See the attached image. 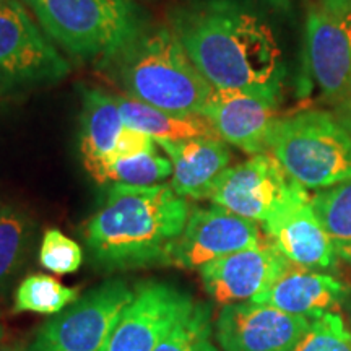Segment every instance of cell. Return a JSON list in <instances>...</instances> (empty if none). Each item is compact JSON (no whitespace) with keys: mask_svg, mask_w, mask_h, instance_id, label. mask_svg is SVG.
I'll return each mask as SVG.
<instances>
[{"mask_svg":"<svg viewBox=\"0 0 351 351\" xmlns=\"http://www.w3.org/2000/svg\"><path fill=\"white\" fill-rule=\"evenodd\" d=\"M311 205L337 258L351 265V179L315 191L311 195Z\"/></svg>","mask_w":351,"mask_h":351,"instance_id":"ffe728a7","label":"cell"},{"mask_svg":"<svg viewBox=\"0 0 351 351\" xmlns=\"http://www.w3.org/2000/svg\"><path fill=\"white\" fill-rule=\"evenodd\" d=\"M122 119L130 129L140 130L155 140H187L195 137H218L212 124L202 114H174L127 96H116Z\"/></svg>","mask_w":351,"mask_h":351,"instance_id":"d6986e66","label":"cell"},{"mask_svg":"<svg viewBox=\"0 0 351 351\" xmlns=\"http://www.w3.org/2000/svg\"><path fill=\"white\" fill-rule=\"evenodd\" d=\"M304 43L315 85L327 99L351 111V0H313Z\"/></svg>","mask_w":351,"mask_h":351,"instance_id":"ba28073f","label":"cell"},{"mask_svg":"<svg viewBox=\"0 0 351 351\" xmlns=\"http://www.w3.org/2000/svg\"><path fill=\"white\" fill-rule=\"evenodd\" d=\"M295 184L270 153H263L228 168L208 200L263 225L287 202Z\"/></svg>","mask_w":351,"mask_h":351,"instance_id":"8fae6325","label":"cell"},{"mask_svg":"<svg viewBox=\"0 0 351 351\" xmlns=\"http://www.w3.org/2000/svg\"><path fill=\"white\" fill-rule=\"evenodd\" d=\"M257 221L239 217L215 205L210 208H192L182 234L173 245L166 265L186 270H200L207 263L243 249L262 244Z\"/></svg>","mask_w":351,"mask_h":351,"instance_id":"9c48e42d","label":"cell"},{"mask_svg":"<svg viewBox=\"0 0 351 351\" xmlns=\"http://www.w3.org/2000/svg\"><path fill=\"white\" fill-rule=\"evenodd\" d=\"M103 67L127 98L184 116L202 114L215 90L169 25L147 26Z\"/></svg>","mask_w":351,"mask_h":351,"instance_id":"3957f363","label":"cell"},{"mask_svg":"<svg viewBox=\"0 0 351 351\" xmlns=\"http://www.w3.org/2000/svg\"><path fill=\"white\" fill-rule=\"evenodd\" d=\"M267 239L295 265L328 270L337 256L326 230L315 217L311 195L304 186L295 184L287 202L263 223Z\"/></svg>","mask_w":351,"mask_h":351,"instance_id":"5bb4252c","label":"cell"},{"mask_svg":"<svg viewBox=\"0 0 351 351\" xmlns=\"http://www.w3.org/2000/svg\"><path fill=\"white\" fill-rule=\"evenodd\" d=\"M213 333L212 309L195 301L153 351H219Z\"/></svg>","mask_w":351,"mask_h":351,"instance_id":"603a6c76","label":"cell"},{"mask_svg":"<svg viewBox=\"0 0 351 351\" xmlns=\"http://www.w3.org/2000/svg\"><path fill=\"white\" fill-rule=\"evenodd\" d=\"M39 262L46 270L56 275H70L80 269L83 263V251L75 241L65 236L60 230H47L44 232Z\"/></svg>","mask_w":351,"mask_h":351,"instance_id":"484cf974","label":"cell"},{"mask_svg":"<svg viewBox=\"0 0 351 351\" xmlns=\"http://www.w3.org/2000/svg\"><path fill=\"white\" fill-rule=\"evenodd\" d=\"M173 176V165L158 152L121 158L106 166L101 184L112 181L127 186H155Z\"/></svg>","mask_w":351,"mask_h":351,"instance_id":"cb8c5ba5","label":"cell"},{"mask_svg":"<svg viewBox=\"0 0 351 351\" xmlns=\"http://www.w3.org/2000/svg\"><path fill=\"white\" fill-rule=\"evenodd\" d=\"M202 116L223 142L252 156L269 153L271 134L280 121L278 103L234 90H213Z\"/></svg>","mask_w":351,"mask_h":351,"instance_id":"9a60e30c","label":"cell"},{"mask_svg":"<svg viewBox=\"0 0 351 351\" xmlns=\"http://www.w3.org/2000/svg\"><path fill=\"white\" fill-rule=\"evenodd\" d=\"M147 152H156L155 138L150 137V135L143 134V132L130 129V127L125 125V129L122 130L119 140H117L112 161L121 160V158L135 156V155H140V153H147Z\"/></svg>","mask_w":351,"mask_h":351,"instance_id":"4316f807","label":"cell"},{"mask_svg":"<svg viewBox=\"0 0 351 351\" xmlns=\"http://www.w3.org/2000/svg\"><path fill=\"white\" fill-rule=\"evenodd\" d=\"M80 152L88 173L101 184L106 166L112 161L117 140L125 122L116 96L95 86H80Z\"/></svg>","mask_w":351,"mask_h":351,"instance_id":"ac0fdd59","label":"cell"},{"mask_svg":"<svg viewBox=\"0 0 351 351\" xmlns=\"http://www.w3.org/2000/svg\"><path fill=\"white\" fill-rule=\"evenodd\" d=\"M289 351H351V330L339 313L322 314Z\"/></svg>","mask_w":351,"mask_h":351,"instance_id":"d4e9b609","label":"cell"},{"mask_svg":"<svg viewBox=\"0 0 351 351\" xmlns=\"http://www.w3.org/2000/svg\"><path fill=\"white\" fill-rule=\"evenodd\" d=\"M52 43L103 67L147 28L135 0H20Z\"/></svg>","mask_w":351,"mask_h":351,"instance_id":"277c9868","label":"cell"},{"mask_svg":"<svg viewBox=\"0 0 351 351\" xmlns=\"http://www.w3.org/2000/svg\"><path fill=\"white\" fill-rule=\"evenodd\" d=\"M5 340V328L2 326V320H0V341Z\"/></svg>","mask_w":351,"mask_h":351,"instance_id":"f1b7e54d","label":"cell"},{"mask_svg":"<svg viewBox=\"0 0 351 351\" xmlns=\"http://www.w3.org/2000/svg\"><path fill=\"white\" fill-rule=\"evenodd\" d=\"M191 212L166 184H114L83 234L91 262L109 271L166 265Z\"/></svg>","mask_w":351,"mask_h":351,"instance_id":"7a4b0ae2","label":"cell"},{"mask_svg":"<svg viewBox=\"0 0 351 351\" xmlns=\"http://www.w3.org/2000/svg\"><path fill=\"white\" fill-rule=\"evenodd\" d=\"M269 239L207 263L199 270L205 291L218 304L254 301L267 291L289 267Z\"/></svg>","mask_w":351,"mask_h":351,"instance_id":"4fadbf2b","label":"cell"},{"mask_svg":"<svg viewBox=\"0 0 351 351\" xmlns=\"http://www.w3.org/2000/svg\"><path fill=\"white\" fill-rule=\"evenodd\" d=\"M0 351H28V346L21 341H0Z\"/></svg>","mask_w":351,"mask_h":351,"instance_id":"83f0119b","label":"cell"},{"mask_svg":"<svg viewBox=\"0 0 351 351\" xmlns=\"http://www.w3.org/2000/svg\"><path fill=\"white\" fill-rule=\"evenodd\" d=\"M194 302V298L174 285H137L101 351H153Z\"/></svg>","mask_w":351,"mask_h":351,"instance_id":"30bf717a","label":"cell"},{"mask_svg":"<svg viewBox=\"0 0 351 351\" xmlns=\"http://www.w3.org/2000/svg\"><path fill=\"white\" fill-rule=\"evenodd\" d=\"M70 73L67 59L20 0H0V96L54 85Z\"/></svg>","mask_w":351,"mask_h":351,"instance_id":"8992f818","label":"cell"},{"mask_svg":"<svg viewBox=\"0 0 351 351\" xmlns=\"http://www.w3.org/2000/svg\"><path fill=\"white\" fill-rule=\"evenodd\" d=\"M32 236V219L21 210L0 202V296L25 263Z\"/></svg>","mask_w":351,"mask_h":351,"instance_id":"44dd1931","label":"cell"},{"mask_svg":"<svg viewBox=\"0 0 351 351\" xmlns=\"http://www.w3.org/2000/svg\"><path fill=\"white\" fill-rule=\"evenodd\" d=\"M269 153L306 189L351 179V114L309 109L280 117Z\"/></svg>","mask_w":351,"mask_h":351,"instance_id":"5b68a950","label":"cell"},{"mask_svg":"<svg viewBox=\"0 0 351 351\" xmlns=\"http://www.w3.org/2000/svg\"><path fill=\"white\" fill-rule=\"evenodd\" d=\"M311 320L258 302H236L219 311L215 339L221 351H289Z\"/></svg>","mask_w":351,"mask_h":351,"instance_id":"7c38bea8","label":"cell"},{"mask_svg":"<svg viewBox=\"0 0 351 351\" xmlns=\"http://www.w3.org/2000/svg\"><path fill=\"white\" fill-rule=\"evenodd\" d=\"M78 288H69L46 274L26 276L13 298V313L52 315L78 300Z\"/></svg>","mask_w":351,"mask_h":351,"instance_id":"7402d4cb","label":"cell"},{"mask_svg":"<svg viewBox=\"0 0 351 351\" xmlns=\"http://www.w3.org/2000/svg\"><path fill=\"white\" fill-rule=\"evenodd\" d=\"M345 296V285L335 276L289 263L282 276L252 302L315 319L322 314L337 313V307L343 302Z\"/></svg>","mask_w":351,"mask_h":351,"instance_id":"e0dca14e","label":"cell"},{"mask_svg":"<svg viewBox=\"0 0 351 351\" xmlns=\"http://www.w3.org/2000/svg\"><path fill=\"white\" fill-rule=\"evenodd\" d=\"M173 165L171 187L184 199H210L218 178L230 168L231 152L219 137L155 140Z\"/></svg>","mask_w":351,"mask_h":351,"instance_id":"2e32d148","label":"cell"},{"mask_svg":"<svg viewBox=\"0 0 351 351\" xmlns=\"http://www.w3.org/2000/svg\"><path fill=\"white\" fill-rule=\"evenodd\" d=\"M169 28L215 90L280 103L288 65L265 15L241 0H195L169 13Z\"/></svg>","mask_w":351,"mask_h":351,"instance_id":"6da1fadb","label":"cell"},{"mask_svg":"<svg viewBox=\"0 0 351 351\" xmlns=\"http://www.w3.org/2000/svg\"><path fill=\"white\" fill-rule=\"evenodd\" d=\"M132 298L124 280L98 285L44 322L28 351H101Z\"/></svg>","mask_w":351,"mask_h":351,"instance_id":"52a82bcc","label":"cell"}]
</instances>
